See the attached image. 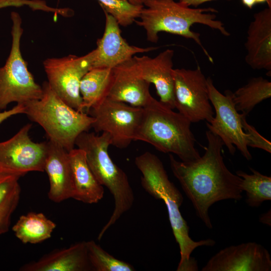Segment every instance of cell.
I'll return each instance as SVG.
<instances>
[{"label": "cell", "instance_id": "6da1fadb", "mask_svg": "<svg viewBox=\"0 0 271 271\" xmlns=\"http://www.w3.org/2000/svg\"><path fill=\"white\" fill-rule=\"evenodd\" d=\"M207 145L202 156L185 162L175 159L171 154V170L183 190L191 202L196 214L209 229L212 224L209 208L215 203L242 198L241 178L231 173L226 166L222 155L224 144L209 130L206 131Z\"/></svg>", "mask_w": 271, "mask_h": 271}, {"label": "cell", "instance_id": "7a4b0ae2", "mask_svg": "<svg viewBox=\"0 0 271 271\" xmlns=\"http://www.w3.org/2000/svg\"><path fill=\"white\" fill-rule=\"evenodd\" d=\"M134 163L142 173L141 185L144 189L156 199L162 200L166 206L173 234L180 248V260L177 271L197 270V261L191 257L197 247L212 246L211 239L195 241L189 235V227L183 218L180 207L183 202L181 193L172 182L161 160L150 152L136 157Z\"/></svg>", "mask_w": 271, "mask_h": 271}, {"label": "cell", "instance_id": "3957f363", "mask_svg": "<svg viewBox=\"0 0 271 271\" xmlns=\"http://www.w3.org/2000/svg\"><path fill=\"white\" fill-rule=\"evenodd\" d=\"M140 21L134 22L143 27L147 40L153 43L159 40L158 34L164 32L193 40L211 63L213 59L202 43L200 34L191 28L194 24L206 25L222 35H230L223 23L216 20L217 11L212 8H192L174 0H144Z\"/></svg>", "mask_w": 271, "mask_h": 271}, {"label": "cell", "instance_id": "277c9868", "mask_svg": "<svg viewBox=\"0 0 271 271\" xmlns=\"http://www.w3.org/2000/svg\"><path fill=\"white\" fill-rule=\"evenodd\" d=\"M192 122L152 97L143 107L134 141H142L164 153L177 155L181 161H193L201 156L195 147Z\"/></svg>", "mask_w": 271, "mask_h": 271}, {"label": "cell", "instance_id": "5b68a950", "mask_svg": "<svg viewBox=\"0 0 271 271\" xmlns=\"http://www.w3.org/2000/svg\"><path fill=\"white\" fill-rule=\"evenodd\" d=\"M75 145L85 152L87 163L97 181L109 190L114 198V208L99 233L97 238L100 240L105 232L131 208L134 200L133 191L127 175L109 155L111 141L108 133L102 132L99 135L84 131L78 136Z\"/></svg>", "mask_w": 271, "mask_h": 271}, {"label": "cell", "instance_id": "8992f818", "mask_svg": "<svg viewBox=\"0 0 271 271\" xmlns=\"http://www.w3.org/2000/svg\"><path fill=\"white\" fill-rule=\"evenodd\" d=\"M42 86V97L24 104V114L44 129L49 141L69 152L75 148L78 136L92 127L94 119L66 103L47 81Z\"/></svg>", "mask_w": 271, "mask_h": 271}, {"label": "cell", "instance_id": "52a82bcc", "mask_svg": "<svg viewBox=\"0 0 271 271\" xmlns=\"http://www.w3.org/2000/svg\"><path fill=\"white\" fill-rule=\"evenodd\" d=\"M11 49L5 65L0 67V110L12 102L25 104L39 99L43 93L42 86L35 81L21 52L22 19L15 12L11 13Z\"/></svg>", "mask_w": 271, "mask_h": 271}, {"label": "cell", "instance_id": "ba28073f", "mask_svg": "<svg viewBox=\"0 0 271 271\" xmlns=\"http://www.w3.org/2000/svg\"><path fill=\"white\" fill-rule=\"evenodd\" d=\"M143 107H136L105 97L92 106L87 114L93 117L95 132H106L111 145L125 149L134 141Z\"/></svg>", "mask_w": 271, "mask_h": 271}, {"label": "cell", "instance_id": "9c48e42d", "mask_svg": "<svg viewBox=\"0 0 271 271\" xmlns=\"http://www.w3.org/2000/svg\"><path fill=\"white\" fill-rule=\"evenodd\" d=\"M96 55L95 49L84 56L69 55L49 58L43 63L47 82L52 90L66 103L80 112H84L80 92V82L92 68Z\"/></svg>", "mask_w": 271, "mask_h": 271}, {"label": "cell", "instance_id": "30bf717a", "mask_svg": "<svg viewBox=\"0 0 271 271\" xmlns=\"http://www.w3.org/2000/svg\"><path fill=\"white\" fill-rule=\"evenodd\" d=\"M175 107L191 122L206 120L214 116L209 100L207 78L198 66L194 69L172 70Z\"/></svg>", "mask_w": 271, "mask_h": 271}, {"label": "cell", "instance_id": "8fae6325", "mask_svg": "<svg viewBox=\"0 0 271 271\" xmlns=\"http://www.w3.org/2000/svg\"><path fill=\"white\" fill-rule=\"evenodd\" d=\"M209 97L215 115L209 122H206L208 130L218 136L233 155L236 148L247 160L252 159L247 145L246 134L241 120V114L236 110L233 101L232 92L227 90L224 94L215 87L212 79L207 78Z\"/></svg>", "mask_w": 271, "mask_h": 271}, {"label": "cell", "instance_id": "7c38bea8", "mask_svg": "<svg viewBox=\"0 0 271 271\" xmlns=\"http://www.w3.org/2000/svg\"><path fill=\"white\" fill-rule=\"evenodd\" d=\"M31 127V124H27L11 138L0 142V167L24 175L44 172L47 143L32 140L29 136Z\"/></svg>", "mask_w": 271, "mask_h": 271}, {"label": "cell", "instance_id": "4fadbf2b", "mask_svg": "<svg viewBox=\"0 0 271 271\" xmlns=\"http://www.w3.org/2000/svg\"><path fill=\"white\" fill-rule=\"evenodd\" d=\"M268 251L254 242L225 247L211 257L202 271H270Z\"/></svg>", "mask_w": 271, "mask_h": 271}, {"label": "cell", "instance_id": "5bb4252c", "mask_svg": "<svg viewBox=\"0 0 271 271\" xmlns=\"http://www.w3.org/2000/svg\"><path fill=\"white\" fill-rule=\"evenodd\" d=\"M174 55V50L168 49L153 58L134 55L129 60L134 74L153 84L160 101L173 109L175 108L172 77Z\"/></svg>", "mask_w": 271, "mask_h": 271}, {"label": "cell", "instance_id": "9a60e30c", "mask_svg": "<svg viewBox=\"0 0 271 271\" xmlns=\"http://www.w3.org/2000/svg\"><path fill=\"white\" fill-rule=\"evenodd\" d=\"M103 11L105 16V29L102 37L97 41L96 55L92 68L112 69L137 54L147 53L159 48L130 45L122 37L120 25L116 19Z\"/></svg>", "mask_w": 271, "mask_h": 271}, {"label": "cell", "instance_id": "2e32d148", "mask_svg": "<svg viewBox=\"0 0 271 271\" xmlns=\"http://www.w3.org/2000/svg\"><path fill=\"white\" fill-rule=\"evenodd\" d=\"M245 47L246 63L254 70H266L270 76L271 7L254 14L247 31Z\"/></svg>", "mask_w": 271, "mask_h": 271}, {"label": "cell", "instance_id": "e0dca14e", "mask_svg": "<svg viewBox=\"0 0 271 271\" xmlns=\"http://www.w3.org/2000/svg\"><path fill=\"white\" fill-rule=\"evenodd\" d=\"M47 143L44 171L49 181L48 197L59 203L72 198V173L69 152L51 141Z\"/></svg>", "mask_w": 271, "mask_h": 271}, {"label": "cell", "instance_id": "ac0fdd59", "mask_svg": "<svg viewBox=\"0 0 271 271\" xmlns=\"http://www.w3.org/2000/svg\"><path fill=\"white\" fill-rule=\"evenodd\" d=\"M129 60L112 68V80L106 97L144 107L153 97L150 92L151 84L134 74Z\"/></svg>", "mask_w": 271, "mask_h": 271}, {"label": "cell", "instance_id": "d6986e66", "mask_svg": "<svg viewBox=\"0 0 271 271\" xmlns=\"http://www.w3.org/2000/svg\"><path fill=\"white\" fill-rule=\"evenodd\" d=\"M22 271H86L92 270L89 261L86 241L56 250L37 261L27 263Z\"/></svg>", "mask_w": 271, "mask_h": 271}, {"label": "cell", "instance_id": "ffe728a7", "mask_svg": "<svg viewBox=\"0 0 271 271\" xmlns=\"http://www.w3.org/2000/svg\"><path fill=\"white\" fill-rule=\"evenodd\" d=\"M69 155L72 173V198L87 204L98 202L103 197L104 189L90 169L85 152L77 148L69 151Z\"/></svg>", "mask_w": 271, "mask_h": 271}, {"label": "cell", "instance_id": "44dd1931", "mask_svg": "<svg viewBox=\"0 0 271 271\" xmlns=\"http://www.w3.org/2000/svg\"><path fill=\"white\" fill-rule=\"evenodd\" d=\"M113 78L112 68L94 67L83 77L80 84L82 107L87 113L94 105L107 97Z\"/></svg>", "mask_w": 271, "mask_h": 271}, {"label": "cell", "instance_id": "7402d4cb", "mask_svg": "<svg viewBox=\"0 0 271 271\" xmlns=\"http://www.w3.org/2000/svg\"><path fill=\"white\" fill-rule=\"evenodd\" d=\"M56 227L43 213L30 212L20 217L12 230L23 243L36 244L50 238Z\"/></svg>", "mask_w": 271, "mask_h": 271}, {"label": "cell", "instance_id": "603a6c76", "mask_svg": "<svg viewBox=\"0 0 271 271\" xmlns=\"http://www.w3.org/2000/svg\"><path fill=\"white\" fill-rule=\"evenodd\" d=\"M271 96V82L262 77H253L232 93L236 110L246 116L253 108Z\"/></svg>", "mask_w": 271, "mask_h": 271}, {"label": "cell", "instance_id": "cb8c5ba5", "mask_svg": "<svg viewBox=\"0 0 271 271\" xmlns=\"http://www.w3.org/2000/svg\"><path fill=\"white\" fill-rule=\"evenodd\" d=\"M252 174L239 170L236 174L241 178V188L246 194V202L250 207L259 206L271 200V177L250 168Z\"/></svg>", "mask_w": 271, "mask_h": 271}, {"label": "cell", "instance_id": "d4e9b609", "mask_svg": "<svg viewBox=\"0 0 271 271\" xmlns=\"http://www.w3.org/2000/svg\"><path fill=\"white\" fill-rule=\"evenodd\" d=\"M89 261L91 269L95 271H133L130 263L119 260L104 250L94 241H86Z\"/></svg>", "mask_w": 271, "mask_h": 271}, {"label": "cell", "instance_id": "484cf974", "mask_svg": "<svg viewBox=\"0 0 271 271\" xmlns=\"http://www.w3.org/2000/svg\"><path fill=\"white\" fill-rule=\"evenodd\" d=\"M59 1V0H58ZM102 10L112 16L120 26L127 27L139 18L143 5H135L127 0H97Z\"/></svg>", "mask_w": 271, "mask_h": 271}, {"label": "cell", "instance_id": "4316f807", "mask_svg": "<svg viewBox=\"0 0 271 271\" xmlns=\"http://www.w3.org/2000/svg\"><path fill=\"white\" fill-rule=\"evenodd\" d=\"M20 193L19 186L0 204V234L9 230L11 216L18 205Z\"/></svg>", "mask_w": 271, "mask_h": 271}, {"label": "cell", "instance_id": "83f0119b", "mask_svg": "<svg viewBox=\"0 0 271 271\" xmlns=\"http://www.w3.org/2000/svg\"><path fill=\"white\" fill-rule=\"evenodd\" d=\"M23 173L0 167V204L18 187Z\"/></svg>", "mask_w": 271, "mask_h": 271}, {"label": "cell", "instance_id": "f1b7e54d", "mask_svg": "<svg viewBox=\"0 0 271 271\" xmlns=\"http://www.w3.org/2000/svg\"><path fill=\"white\" fill-rule=\"evenodd\" d=\"M240 114L242 126L246 134L247 146L260 149L270 153V142L261 136L254 126L247 122L246 116L241 113Z\"/></svg>", "mask_w": 271, "mask_h": 271}, {"label": "cell", "instance_id": "f546056e", "mask_svg": "<svg viewBox=\"0 0 271 271\" xmlns=\"http://www.w3.org/2000/svg\"><path fill=\"white\" fill-rule=\"evenodd\" d=\"M25 107L24 104H17L8 110L0 111V124L9 117L18 114L24 113Z\"/></svg>", "mask_w": 271, "mask_h": 271}, {"label": "cell", "instance_id": "4dcf8cb0", "mask_svg": "<svg viewBox=\"0 0 271 271\" xmlns=\"http://www.w3.org/2000/svg\"><path fill=\"white\" fill-rule=\"evenodd\" d=\"M215 0H179V2L182 4L190 7L191 6L196 8L199 5L208 2H210ZM226 1H232V0H226Z\"/></svg>", "mask_w": 271, "mask_h": 271}, {"label": "cell", "instance_id": "1f68e13d", "mask_svg": "<svg viewBox=\"0 0 271 271\" xmlns=\"http://www.w3.org/2000/svg\"><path fill=\"white\" fill-rule=\"evenodd\" d=\"M242 3L246 7L252 9L257 4L266 3L268 7H271V0H241Z\"/></svg>", "mask_w": 271, "mask_h": 271}, {"label": "cell", "instance_id": "d6a6232c", "mask_svg": "<svg viewBox=\"0 0 271 271\" xmlns=\"http://www.w3.org/2000/svg\"><path fill=\"white\" fill-rule=\"evenodd\" d=\"M130 3L135 5H143L144 0H127Z\"/></svg>", "mask_w": 271, "mask_h": 271}]
</instances>
